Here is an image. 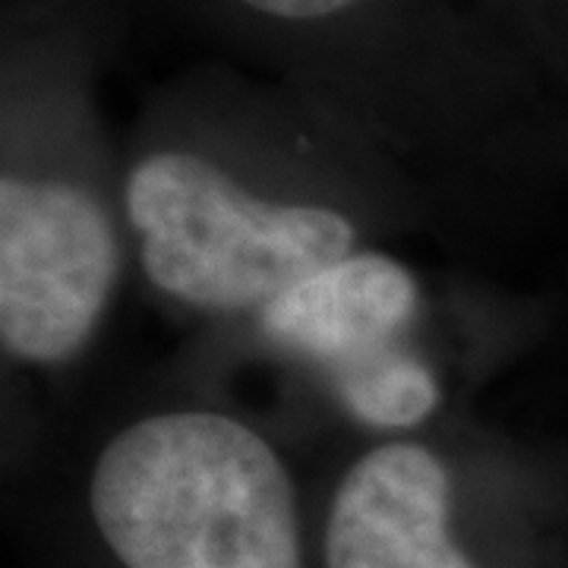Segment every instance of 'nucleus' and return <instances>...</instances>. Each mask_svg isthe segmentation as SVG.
Returning a JSON list of instances; mask_svg holds the SVG:
<instances>
[{"instance_id":"20e7f679","label":"nucleus","mask_w":568,"mask_h":568,"mask_svg":"<svg viewBox=\"0 0 568 568\" xmlns=\"http://www.w3.org/2000/svg\"><path fill=\"white\" fill-rule=\"evenodd\" d=\"M133 250L121 159L85 126L7 111L0 155L3 386L54 392L89 373L111 332Z\"/></svg>"},{"instance_id":"f257e3e1","label":"nucleus","mask_w":568,"mask_h":568,"mask_svg":"<svg viewBox=\"0 0 568 568\" xmlns=\"http://www.w3.org/2000/svg\"><path fill=\"white\" fill-rule=\"evenodd\" d=\"M133 282L209 335L357 250L446 234L443 209L332 114L291 126H152L121 159Z\"/></svg>"},{"instance_id":"7ed1b4c3","label":"nucleus","mask_w":568,"mask_h":568,"mask_svg":"<svg viewBox=\"0 0 568 568\" xmlns=\"http://www.w3.org/2000/svg\"><path fill=\"white\" fill-rule=\"evenodd\" d=\"M85 426L82 503L118 568H306L301 487L263 414L174 369Z\"/></svg>"},{"instance_id":"39448f33","label":"nucleus","mask_w":568,"mask_h":568,"mask_svg":"<svg viewBox=\"0 0 568 568\" xmlns=\"http://www.w3.org/2000/svg\"><path fill=\"white\" fill-rule=\"evenodd\" d=\"M493 424L462 414L410 436L342 439L325 489L320 568H489L465 528Z\"/></svg>"},{"instance_id":"423d86ee","label":"nucleus","mask_w":568,"mask_h":568,"mask_svg":"<svg viewBox=\"0 0 568 568\" xmlns=\"http://www.w3.org/2000/svg\"><path fill=\"white\" fill-rule=\"evenodd\" d=\"M246 17L284 26V29H323L332 22H345L366 10L373 0H231Z\"/></svg>"},{"instance_id":"f03ea898","label":"nucleus","mask_w":568,"mask_h":568,"mask_svg":"<svg viewBox=\"0 0 568 568\" xmlns=\"http://www.w3.org/2000/svg\"><path fill=\"white\" fill-rule=\"evenodd\" d=\"M499 357L496 287L426 272L398 246H369L244 323L193 335L174 369L222 383L256 366L278 386L275 429L388 439L470 414Z\"/></svg>"}]
</instances>
